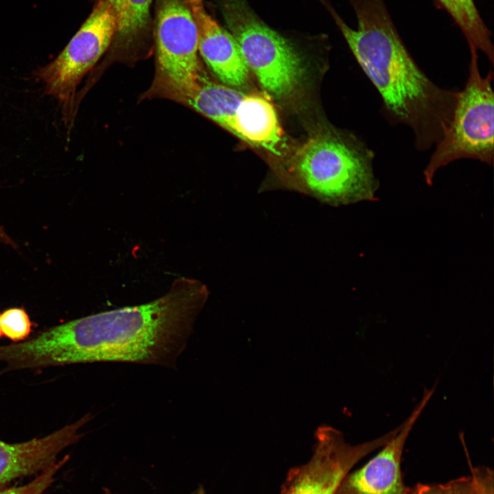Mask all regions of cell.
<instances>
[{
    "label": "cell",
    "instance_id": "obj_1",
    "mask_svg": "<svg viewBox=\"0 0 494 494\" xmlns=\"http://www.w3.org/2000/svg\"><path fill=\"white\" fill-rule=\"evenodd\" d=\"M208 294L200 281L180 277L151 302L73 320L0 346V362L16 368L106 362L175 368Z\"/></svg>",
    "mask_w": 494,
    "mask_h": 494
},
{
    "label": "cell",
    "instance_id": "obj_2",
    "mask_svg": "<svg viewBox=\"0 0 494 494\" xmlns=\"http://www.w3.org/2000/svg\"><path fill=\"white\" fill-rule=\"evenodd\" d=\"M357 19L351 28L333 10L335 22L359 65L379 93L393 124L410 127L419 151L447 132L460 91L444 89L421 69L401 38L384 0H351Z\"/></svg>",
    "mask_w": 494,
    "mask_h": 494
},
{
    "label": "cell",
    "instance_id": "obj_3",
    "mask_svg": "<svg viewBox=\"0 0 494 494\" xmlns=\"http://www.w3.org/2000/svg\"><path fill=\"white\" fill-rule=\"evenodd\" d=\"M374 152L352 134L331 132L298 150L293 170L303 189L329 204L375 200L379 188Z\"/></svg>",
    "mask_w": 494,
    "mask_h": 494
},
{
    "label": "cell",
    "instance_id": "obj_4",
    "mask_svg": "<svg viewBox=\"0 0 494 494\" xmlns=\"http://www.w3.org/2000/svg\"><path fill=\"white\" fill-rule=\"evenodd\" d=\"M469 75L460 91L449 128L435 145L423 175L432 184L436 172L459 159H473L492 165L494 156L493 71L480 73L478 56L470 51Z\"/></svg>",
    "mask_w": 494,
    "mask_h": 494
},
{
    "label": "cell",
    "instance_id": "obj_5",
    "mask_svg": "<svg viewBox=\"0 0 494 494\" xmlns=\"http://www.w3.org/2000/svg\"><path fill=\"white\" fill-rule=\"evenodd\" d=\"M224 12L230 32L261 86L277 99L290 96L305 73L294 45L260 20L246 0H228Z\"/></svg>",
    "mask_w": 494,
    "mask_h": 494
},
{
    "label": "cell",
    "instance_id": "obj_6",
    "mask_svg": "<svg viewBox=\"0 0 494 494\" xmlns=\"http://www.w3.org/2000/svg\"><path fill=\"white\" fill-rule=\"evenodd\" d=\"M117 32L115 16L104 0H99L79 30L58 56L36 71L45 91L55 97L67 115L76 88L106 51Z\"/></svg>",
    "mask_w": 494,
    "mask_h": 494
},
{
    "label": "cell",
    "instance_id": "obj_7",
    "mask_svg": "<svg viewBox=\"0 0 494 494\" xmlns=\"http://www.w3.org/2000/svg\"><path fill=\"white\" fill-rule=\"evenodd\" d=\"M159 81L165 93L182 100L203 75L198 52V30L191 8L184 0H166L156 25Z\"/></svg>",
    "mask_w": 494,
    "mask_h": 494
},
{
    "label": "cell",
    "instance_id": "obj_8",
    "mask_svg": "<svg viewBox=\"0 0 494 494\" xmlns=\"http://www.w3.org/2000/svg\"><path fill=\"white\" fill-rule=\"evenodd\" d=\"M394 432L351 445L338 430L327 425L319 427L311 458L290 471L281 494H335L351 469L366 455L383 446Z\"/></svg>",
    "mask_w": 494,
    "mask_h": 494
},
{
    "label": "cell",
    "instance_id": "obj_9",
    "mask_svg": "<svg viewBox=\"0 0 494 494\" xmlns=\"http://www.w3.org/2000/svg\"><path fill=\"white\" fill-rule=\"evenodd\" d=\"M434 392L425 390L410 416L365 465L347 474L335 494H404L401 460L405 443L415 422Z\"/></svg>",
    "mask_w": 494,
    "mask_h": 494
},
{
    "label": "cell",
    "instance_id": "obj_10",
    "mask_svg": "<svg viewBox=\"0 0 494 494\" xmlns=\"http://www.w3.org/2000/svg\"><path fill=\"white\" fill-rule=\"evenodd\" d=\"M90 419L86 414L50 434L23 443L0 440V489L16 480L36 476L58 461L61 451L81 438L80 430Z\"/></svg>",
    "mask_w": 494,
    "mask_h": 494
},
{
    "label": "cell",
    "instance_id": "obj_11",
    "mask_svg": "<svg viewBox=\"0 0 494 494\" xmlns=\"http://www.w3.org/2000/svg\"><path fill=\"white\" fill-rule=\"evenodd\" d=\"M191 10L198 30V51L205 62L222 84L233 87L246 84L250 69L234 36L202 5Z\"/></svg>",
    "mask_w": 494,
    "mask_h": 494
},
{
    "label": "cell",
    "instance_id": "obj_12",
    "mask_svg": "<svg viewBox=\"0 0 494 494\" xmlns=\"http://www.w3.org/2000/svg\"><path fill=\"white\" fill-rule=\"evenodd\" d=\"M233 134L255 145L279 141L282 130L270 99L259 93L244 95L235 114Z\"/></svg>",
    "mask_w": 494,
    "mask_h": 494
},
{
    "label": "cell",
    "instance_id": "obj_13",
    "mask_svg": "<svg viewBox=\"0 0 494 494\" xmlns=\"http://www.w3.org/2000/svg\"><path fill=\"white\" fill-rule=\"evenodd\" d=\"M244 96L235 89L211 81L202 75L182 102L233 134L235 114Z\"/></svg>",
    "mask_w": 494,
    "mask_h": 494
},
{
    "label": "cell",
    "instance_id": "obj_14",
    "mask_svg": "<svg viewBox=\"0 0 494 494\" xmlns=\"http://www.w3.org/2000/svg\"><path fill=\"white\" fill-rule=\"evenodd\" d=\"M447 12L467 40L469 51L484 54L493 63L491 32L482 20L473 0H436Z\"/></svg>",
    "mask_w": 494,
    "mask_h": 494
},
{
    "label": "cell",
    "instance_id": "obj_15",
    "mask_svg": "<svg viewBox=\"0 0 494 494\" xmlns=\"http://www.w3.org/2000/svg\"><path fill=\"white\" fill-rule=\"evenodd\" d=\"M111 8L120 37L130 39L140 33L148 23L153 0H104Z\"/></svg>",
    "mask_w": 494,
    "mask_h": 494
},
{
    "label": "cell",
    "instance_id": "obj_16",
    "mask_svg": "<svg viewBox=\"0 0 494 494\" xmlns=\"http://www.w3.org/2000/svg\"><path fill=\"white\" fill-rule=\"evenodd\" d=\"M1 334L14 342L25 341L32 331V323L23 308L13 307L0 315Z\"/></svg>",
    "mask_w": 494,
    "mask_h": 494
},
{
    "label": "cell",
    "instance_id": "obj_17",
    "mask_svg": "<svg viewBox=\"0 0 494 494\" xmlns=\"http://www.w3.org/2000/svg\"><path fill=\"white\" fill-rule=\"evenodd\" d=\"M69 455L49 466L26 484L9 486L0 489V494H43L54 482L55 475L67 462Z\"/></svg>",
    "mask_w": 494,
    "mask_h": 494
},
{
    "label": "cell",
    "instance_id": "obj_18",
    "mask_svg": "<svg viewBox=\"0 0 494 494\" xmlns=\"http://www.w3.org/2000/svg\"><path fill=\"white\" fill-rule=\"evenodd\" d=\"M404 494H480V491L475 480L471 475L446 484H419L412 488H406Z\"/></svg>",
    "mask_w": 494,
    "mask_h": 494
},
{
    "label": "cell",
    "instance_id": "obj_19",
    "mask_svg": "<svg viewBox=\"0 0 494 494\" xmlns=\"http://www.w3.org/2000/svg\"><path fill=\"white\" fill-rule=\"evenodd\" d=\"M472 475L478 485L480 494H493V472L489 469H473Z\"/></svg>",
    "mask_w": 494,
    "mask_h": 494
},
{
    "label": "cell",
    "instance_id": "obj_20",
    "mask_svg": "<svg viewBox=\"0 0 494 494\" xmlns=\"http://www.w3.org/2000/svg\"><path fill=\"white\" fill-rule=\"evenodd\" d=\"M0 240L3 242L4 243L10 245H14L12 239L8 237V235L5 233L1 226L0 225Z\"/></svg>",
    "mask_w": 494,
    "mask_h": 494
},
{
    "label": "cell",
    "instance_id": "obj_21",
    "mask_svg": "<svg viewBox=\"0 0 494 494\" xmlns=\"http://www.w3.org/2000/svg\"><path fill=\"white\" fill-rule=\"evenodd\" d=\"M184 1L189 5V6L190 8L202 5V0H184Z\"/></svg>",
    "mask_w": 494,
    "mask_h": 494
},
{
    "label": "cell",
    "instance_id": "obj_22",
    "mask_svg": "<svg viewBox=\"0 0 494 494\" xmlns=\"http://www.w3.org/2000/svg\"><path fill=\"white\" fill-rule=\"evenodd\" d=\"M104 494H113V493H112L110 491L107 490V489H105V493H104Z\"/></svg>",
    "mask_w": 494,
    "mask_h": 494
},
{
    "label": "cell",
    "instance_id": "obj_23",
    "mask_svg": "<svg viewBox=\"0 0 494 494\" xmlns=\"http://www.w3.org/2000/svg\"><path fill=\"white\" fill-rule=\"evenodd\" d=\"M0 315H1V314H0ZM1 336H2V334H1V325H0V338H1Z\"/></svg>",
    "mask_w": 494,
    "mask_h": 494
}]
</instances>
